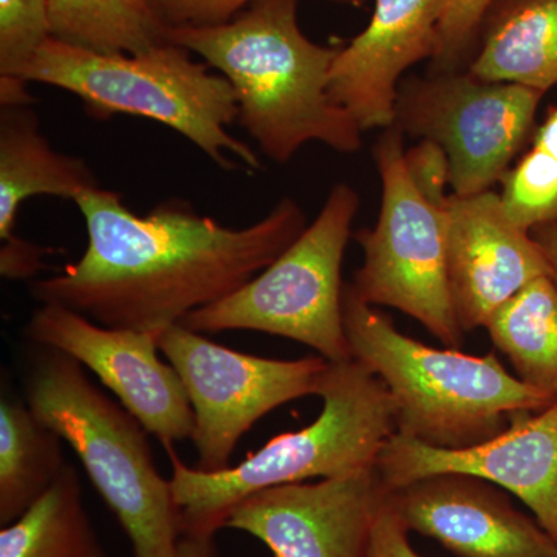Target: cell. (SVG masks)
<instances>
[{
  "instance_id": "1",
  "label": "cell",
  "mask_w": 557,
  "mask_h": 557,
  "mask_svg": "<svg viewBox=\"0 0 557 557\" xmlns=\"http://www.w3.org/2000/svg\"><path fill=\"white\" fill-rule=\"evenodd\" d=\"M75 203L89 234L86 252L57 276L33 282V298L104 327L156 336L244 287L309 225L289 197L240 230L182 200L163 201L139 218L101 186Z\"/></svg>"
},
{
  "instance_id": "2",
  "label": "cell",
  "mask_w": 557,
  "mask_h": 557,
  "mask_svg": "<svg viewBox=\"0 0 557 557\" xmlns=\"http://www.w3.org/2000/svg\"><path fill=\"white\" fill-rule=\"evenodd\" d=\"M298 5L299 0H255L225 24L164 32L166 40L230 81L240 126L281 164L311 141L343 153L362 146L361 127L330 97L339 47L307 38Z\"/></svg>"
},
{
  "instance_id": "3",
  "label": "cell",
  "mask_w": 557,
  "mask_h": 557,
  "mask_svg": "<svg viewBox=\"0 0 557 557\" xmlns=\"http://www.w3.org/2000/svg\"><path fill=\"white\" fill-rule=\"evenodd\" d=\"M343 317L351 358L391 392L398 434L432 448L482 445L507 431L515 413L556 401L511 375L494 354L475 357L409 338L350 284H344Z\"/></svg>"
},
{
  "instance_id": "4",
  "label": "cell",
  "mask_w": 557,
  "mask_h": 557,
  "mask_svg": "<svg viewBox=\"0 0 557 557\" xmlns=\"http://www.w3.org/2000/svg\"><path fill=\"white\" fill-rule=\"evenodd\" d=\"M321 398V416L310 426L277 435L225 471L186 467L174 445H164L182 536L214 539L231 509L269 487L376 468L384 446L397 434L386 384L357 359L332 362Z\"/></svg>"
},
{
  "instance_id": "5",
  "label": "cell",
  "mask_w": 557,
  "mask_h": 557,
  "mask_svg": "<svg viewBox=\"0 0 557 557\" xmlns=\"http://www.w3.org/2000/svg\"><path fill=\"white\" fill-rule=\"evenodd\" d=\"M25 395L33 413L75 450L129 537L134 557H174L182 539L178 508L137 418L91 384L76 359L54 348L39 347Z\"/></svg>"
},
{
  "instance_id": "6",
  "label": "cell",
  "mask_w": 557,
  "mask_h": 557,
  "mask_svg": "<svg viewBox=\"0 0 557 557\" xmlns=\"http://www.w3.org/2000/svg\"><path fill=\"white\" fill-rule=\"evenodd\" d=\"M28 83L76 95L95 119L143 116L171 127L223 171L242 161L262 170L255 150L228 127L239 116L236 94L225 76L170 40L143 53H97L49 39L25 72Z\"/></svg>"
},
{
  "instance_id": "7",
  "label": "cell",
  "mask_w": 557,
  "mask_h": 557,
  "mask_svg": "<svg viewBox=\"0 0 557 557\" xmlns=\"http://www.w3.org/2000/svg\"><path fill=\"white\" fill-rule=\"evenodd\" d=\"M358 209L357 190L333 186L318 218L274 262L182 324L203 335L255 330L306 344L330 362L354 359L344 329L343 262Z\"/></svg>"
},
{
  "instance_id": "8",
  "label": "cell",
  "mask_w": 557,
  "mask_h": 557,
  "mask_svg": "<svg viewBox=\"0 0 557 557\" xmlns=\"http://www.w3.org/2000/svg\"><path fill=\"white\" fill-rule=\"evenodd\" d=\"M405 134L383 129L373 146L381 208L373 228L354 234L364 262L348 282L358 298L417 319L449 348L463 344L448 277V214L429 203L410 182Z\"/></svg>"
},
{
  "instance_id": "9",
  "label": "cell",
  "mask_w": 557,
  "mask_h": 557,
  "mask_svg": "<svg viewBox=\"0 0 557 557\" xmlns=\"http://www.w3.org/2000/svg\"><path fill=\"white\" fill-rule=\"evenodd\" d=\"M544 91L480 79L469 70L410 76L399 84L394 126L431 139L449 159L457 196L490 190L534 135Z\"/></svg>"
},
{
  "instance_id": "10",
  "label": "cell",
  "mask_w": 557,
  "mask_h": 557,
  "mask_svg": "<svg viewBox=\"0 0 557 557\" xmlns=\"http://www.w3.org/2000/svg\"><path fill=\"white\" fill-rule=\"evenodd\" d=\"M160 354L177 370L194 412L199 468H230L242 437L278 406L310 395L321 397L332 362L306 357L284 361L255 357L212 343L183 324L157 336Z\"/></svg>"
},
{
  "instance_id": "11",
  "label": "cell",
  "mask_w": 557,
  "mask_h": 557,
  "mask_svg": "<svg viewBox=\"0 0 557 557\" xmlns=\"http://www.w3.org/2000/svg\"><path fill=\"white\" fill-rule=\"evenodd\" d=\"M39 347L89 369L148 434L164 445L193 437L194 412L177 370L160 358L152 333L110 329L58 304H40L25 325Z\"/></svg>"
},
{
  "instance_id": "12",
  "label": "cell",
  "mask_w": 557,
  "mask_h": 557,
  "mask_svg": "<svg viewBox=\"0 0 557 557\" xmlns=\"http://www.w3.org/2000/svg\"><path fill=\"white\" fill-rule=\"evenodd\" d=\"M384 491L376 468L269 487L231 509L223 528L259 539L274 557H368Z\"/></svg>"
},
{
  "instance_id": "13",
  "label": "cell",
  "mask_w": 557,
  "mask_h": 557,
  "mask_svg": "<svg viewBox=\"0 0 557 557\" xmlns=\"http://www.w3.org/2000/svg\"><path fill=\"white\" fill-rule=\"evenodd\" d=\"M384 490L442 472L474 475L515 494L557 544V399L518 412L507 431L467 449H438L395 434L376 463Z\"/></svg>"
},
{
  "instance_id": "14",
  "label": "cell",
  "mask_w": 557,
  "mask_h": 557,
  "mask_svg": "<svg viewBox=\"0 0 557 557\" xmlns=\"http://www.w3.org/2000/svg\"><path fill=\"white\" fill-rule=\"evenodd\" d=\"M384 502L408 531L460 557H557V544L494 483L442 472L386 490Z\"/></svg>"
},
{
  "instance_id": "15",
  "label": "cell",
  "mask_w": 557,
  "mask_h": 557,
  "mask_svg": "<svg viewBox=\"0 0 557 557\" xmlns=\"http://www.w3.org/2000/svg\"><path fill=\"white\" fill-rule=\"evenodd\" d=\"M446 214L450 296L461 330L474 332L520 289L547 276L549 267L531 233L508 219L494 190L450 194Z\"/></svg>"
},
{
  "instance_id": "16",
  "label": "cell",
  "mask_w": 557,
  "mask_h": 557,
  "mask_svg": "<svg viewBox=\"0 0 557 557\" xmlns=\"http://www.w3.org/2000/svg\"><path fill=\"white\" fill-rule=\"evenodd\" d=\"M450 0H373L368 27L339 47L330 70V97L361 131L394 126L406 70L434 58Z\"/></svg>"
},
{
  "instance_id": "17",
  "label": "cell",
  "mask_w": 557,
  "mask_h": 557,
  "mask_svg": "<svg viewBox=\"0 0 557 557\" xmlns=\"http://www.w3.org/2000/svg\"><path fill=\"white\" fill-rule=\"evenodd\" d=\"M100 188L97 175L79 157L51 148L39 131L32 106L0 108V239L14 237L24 201L49 196L76 201Z\"/></svg>"
},
{
  "instance_id": "18",
  "label": "cell",
  "mask_w": 557,
  "mask_h": 557,
  "mask_svg": "<svg viewBox=\"0 0 557 557\" xmlns=\"http://www.w3.org/2000/svg\"><path fill=\"white\" fill-rule=\"evenodd\" d=\"M468 70L544 94L557 86V0H493Z\"/></svg>"
},
{
  "instance_id": "19",
  "label": "cell",
  "mask_w": 557,
  "mask_h": 557,
  "mask_svg": "<svg viewBox=\"0 0 557 557\" xmlns=\"http://www.w3.org/2000/svg\"><path fill=\"white\" fill-rule=\"evenodd\" d=\"M62 440L33 413L27 401L0 399V525L24 516L64 469Z\"/></svg>"
},
{
  "instance_id": "20",
  "label": "cell",
  "mask_w": 557,
  "mask_h": 557,
  "mask_svg": "<svg viewBox=\"0 0 557 557\" xmlns=\"http://www.w3.org/2000/svg\"><path fill=\"white\" fill-rule=\"evenodd\" d=\"M485 329L523 384L557 399V285L549 274L507 300Z\"/></svg>"
},
{
  "instance_id": "21",
  "label": "cell",
  "mask_w": 557,
  "mask_h": 557,
  "mask_svg": "<svg viewBox=\"0 0 557 557\" xmlns=\"http://www.w3.org/2000/svg\"><path fill=\"white\" fill-rule=\"evenodd\" d=\"M0 557H108L72 465H65L49 493L24 516L2 527Z\"/></svg>"
},
{
  "instance_id": "22",
  "label": "cell",
  "mask_w": 557,
  "mask_h": 557,
  "mask_svg": "<svg viewBox=\"0 0 557 557\" xmlns=\"http://www.w3.org/2000/svg\"><path fill=\"white\" fill-rule=\"evenodd\" d=\"M51 38L97 53L137 54L166 42L150 0H49Z\"/></svg>"
},
{
  "instance_id": "23",
  "label": "cell",
  "mask_w": 557,
  "mask_h": 557,
  "mask_svg": "<svg viewBox=\"0 0 557 557\" xmlns=\"http://www.w3.org/2000/svg\"><path fill=\"white\" fill-rule=\"evenodd\" d=\"M502 207L518 228L531 233L557 223V159L531 146L502 178Z\"/></svg>"
},
{
  "instance_id": "24",
  "label": "cell",
  "mask_w": 557,
  "mask_h": 557,
  "mask_svg": "<svg viewBox=\"0 0 557 557\" xmlns=\"http://www.w3.org/2000/svg\"><path fill=\"white\" fill-rule=\"evenodd\" d=\"M49 39V0H0V76L24 79Z\"/></svg>"
},
{
  "instance_id": "25",
  "label": "cell",
  "mask_w": 557,
  "mask_h": 557,
  "mask_svg": "<svg viewBox=\"0 0 557 557\" xmlns=\"http://www.w3.org/2000/svg\"><path fill=\"white\" fill-rule=\"evenodd\" d=\"M493 0H450L440 25L437 50L429 73L467 70L478 50L480 28Z\"/></svg>"
},
{
  "instance_id": "26",
  "label": "cell",
  "mask_w": 557,
  "mask_h": 557,
  "mask_svg": "<svg viewBox=\"0 0 557 557\" xmlns=\"http://www.w3.org/2000/svg\"><path fill=\"white\" fill-rule=\"evenodd\" d=\"M166 28L209 27L225 24L255 0H150ZM343 5L361 7L368 0H333Z\"/></svg>"
},
{
  "instance_id": "27",
  "label": "cell",
  "mask_w": 557,
  "mask_h": 557,
  "mask_svg": "<svg viewBox=\"0 0 557 557\" xmlns=\"http://www.w3.org/2000/svg\"><path fill=\"white\" fill-rule=\"evenodd\" d=\"M405 163L418 194L434 207L446 209L450 199L446 193L450 185V166L445 149L431 139H420L412 149L406 150Z\"/></svg>"
},
{
  "instance_id": "28",
  "label": "cell",
  "mask_w": 557,
  "mask_h": 557,
  "mask_svg": "<svg viewBox=\"0 0 557 557\" xmlns=\"http://www.w3.org/2000/svg\"><path fill=\"white\" fill-rule=\"evenodd\" d=\"M368 557H423L413 549L408 528L399 522L384 498L373 523Z\"/></svg>"
},
{
  "instance_id": "29",
  "label": "cell",
  "mask_w": 557,
  "mask_h": 557,
  "mask_svg": "<svg viewBox=\"0 0 557 557\" xmlns=\"http://www.w3.org/2000/svg\"><path fill=\"white\" fill-rule=\"evenodd\" d=\"M47 249L20 237L3 242L0 248V274L7 278H27L42 270Z\"/></svg>"
},
{
  "instance_id": "30",
  "label": "cell",
  "mask_w": 557,
  "mask_h": 557,
  "mask_svg": "<svg viewBox=\"0 0 557 557\" xmlns=\"http://www.w3.org/2000/svg\"><path fill=\"white\" fill-rule=\"evenodd\" d=\"M27 84L30 83L14 76H0V108L32 106L33 97Z\"/></svg>"
},
{
  "instance_id": "31",
  "label": "cell",
  "mask_w": 557,
  "mask_h": 557,
  "mask_svg": "<svg viewBox=\"0 0 557 557\" xmlns=\"http://www.w3.org/2000/svg\"><path fill=\"white\" fill-rule=\"evenodd\" d=\"M531 236L537 242L549 267V276L557 285V223L556 225L541 226L531 231Z\"/></svg>"
},
{
  "instance_id": "32",
  "label": "cell",
  "mask_w": 557,
  "mask_h": 557,
  "mask_svg": "<svg viewBox=\"0 0 557 557\" xmlns=\"http://www.w3.org/2000/svg\"><path fill=\"white\" fill-rule=\"evenodd\" d=\"M531 146L547 150L557 159V108L553 109L544 123L534 131L533 145Z\"/></svg>"
},
{
  "instance_id": "33",
  "label": "cell",
  "mask_w": 557,
  "mask_h": 557,
  "mask_svg": "<svg viewBox=\"0 0 557 557\" xmlns=\"http://www.w3.org/2000/svg\"><path fill=\"white\" fill-rule=\"evenodd\" d=\"M174 557H218L214 539L182 536Z\"/></svg>"
}]
</instances>
